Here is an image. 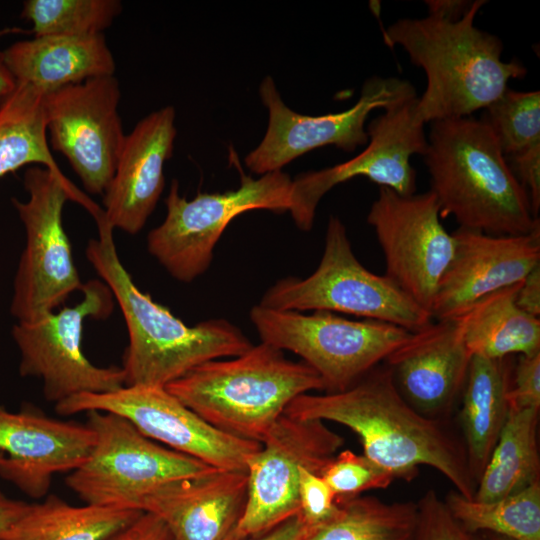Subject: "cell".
Returning <instances> with one entry per match:
<instances>
[{"label": "cell", "mask_w": 540, "mask_h": 540, "mask_svg": "<svg viewBox=\"0 0 540 540\" xmlns=\"http://www.w3.org/2000/svg\"><path fill=\"white\" fill-rule=\"evenodd\" d=\"M250 319L261 342L299 355L326 393L343 391L385 361L412 332L390 323L350 320L329 311L303 314L260 305Z\"/></svg>", "instance_id": "obj_9"}, {"label": "cell", "mask_w": 540, "mask_h": 540, "mask_svg": "<svg viewBox=\"0 0 540 540\" xmlns=\"http://www.w3.org/2000/svg\"><path fill=\"white\" fill-rule=\"evenodd\" d=\"M452 235L453 257L430 311L437 321L454 319L483 296L520 283L540 264V226L522 235L458 227Z\"/></svg>", "instance_id": "obj_19"}, {"label": "cell", "mask_w": 540, "mask_h": 540, "mask_svg": "<svg viewBox=\"0 0 540 540\" xmlns=\"http://www.w3.org/2000/svg\"><path fill=\"white\" fill-rule=\"evenodd\" d=\"M418 96L397 102L372 119L366 130V148L357 156L331 167L298 174L292 180L289 212L302 231L312 229L316 209L333 187L355 177H365L379 187L402 195L416 193L417 174L411 163L427 149L425 123L419 117Z\"/></svg>", "instance_id": "obj_14"}, {"label": "cell", "mask_w": 540, "mask_h": 540, "mask_svg": "<svg viewBox=\"0 0 540 540\" xmlns=\"http://www.w3.org/2000/svg\"><path fill=\"white\" fill-rule=\"evenodd\" d=\"M247 496L246 470L213 469L158 487L140 510L160 518L172 540H233Z\"/></svg>", "instance_id": "obj_22"}, {"label": "cell", "mask_w": 540, "mask_h": 540, "mask_svg": "<svg viewBox=\"0 0 540 540\" xmlns=\"http://www.w3.org/2000/svg\"><path fill=\"white\" fill-rule=\"evenodd\" d=\"M176 112L160 108L141 119L125 136L113 177L103 193V212L114 229L139 232L164 188V164L177 135Z\"/></svg>", "instance_id": "obj_20"}, {"label": "cell", "mask_w": 540, "mask_h": 540, "mask_svg": "<svg viewBox=\"0 0 540 540\" xmlns=\"http://www.w3.org/2000/svg\"><path fill=\"white\" fill-rule=\"evenodd\" d=\"M339 509L301 540H413L417 502H386L373 496L338 498Z\"/></svg>", "instance_id": "obj_29"}, {"label": "cell", "mask_w": 540, "mask_h": 540, "mask_svg": "<svg viewBox=\"0 0 540 540\" xmlns=\"http://www.w3.org/2000/svg\"><path fill=\"white\" fill-rule=\"evenodd\" d=\"M109 540H172V537L160 518L152 513L143 512Z\"/></svg>", "instance_id": "obj_38"}, {"label": "cell", "mask_w": 540, "mask_h": 540, "mask_svg": "<svg viewBox=\"0 0 540 540\" xmlns=\"http://www.w3.org/2000/svg\"><path fill=\"white\" fill-rule=\"evenodd\" d=\"M95 220L98 237L89 240L86 257L110 288L126 322L129 344L121 367L125 386L166 387L205 362L236 357L253 346L225 319L189 326L139 290L119 259L104 213Z\"/></svg>", "instance_id": "obj_2"}, {"label": "cell", "mask_w": 540, "mask_h": 540, "mask_svg": "<svg viewBox=\"0 0 540 540\" xmlns=\"http://www.w3.org/2000/svg\"><path fill=\"white\" fill-rule=\"evenodd\" d=\"M0 53L16 83L30 84L45 94L114 75L116 70L104 34L39 36L15 42Z\"/></svg>", "instance_id": "obj_23"}, {"label": "cell", "mask_w": 540, "mask_h": 540, "mask_svg": "<svg viewBox=\"0 0 540 540\" xmlns=\"http://www.w3.org/2000/svg\"><path fill=\"white\" fill-rule=\"evenodd\" d=\"M23 182L28 200L12 199L26 243L15 274L10 311L17 322H32L54 312L83 286L63 227L66 201L79 202L93 216L100 208L63 173L46 167H29Z\"/></svg>", "instance_id": "obj_6"}, {"label": "cell", "mask_w": 540, "mask_h": 540, "mask_svg": "<svg viewBox=\"0 0 540 540\" xmlns=\"http://www.w3.org/2000/svg\"><path fill=\"white\" fill-rule=\"evenodd\" d=\"M441 218L490 235L540 226L488 125L472 116L431 122L423 155Z\"/></svg>", "instance_id": "obj_4"}, {"label": "cell", "mask_w": 540, "mask_h": 540, "mask_svg": "<svg viewBox=\"0 0 540 540\" xmlns=\"http://www.w3.org/2000/svg\"><path fill=\"white\" fill-rule=\"evenodd\" d=\"M413 540H485L464 528L450 513L434 489L417 502V523Z\"/></svg>", "instance_id": "obj_34"}, {"label": "cell", "mask_w": 540, "mask_h": 540, "mask_svg": "<svg viewBox=\"0 0 540 540\" xmlns=\"http://www.w3.org/2000/svg\"><path fill=\"white\" fill-rule=\"evenodd\" d=\"M507 400L510 407L540 410V352L520 355Z\"/></svg>", "instance_id": "obj_36"}, {"label": "cell", "mask_w": 540, "mask_h": 540, "mask_svg": "<svg viewBox=\"0 0 540 540\" xmlns=\"http://www.w3.org/2000/svg\"><path fill=\"white\" fill-rule=\"evenodd\" d=\"M119 82L114 75L88 79L46 93V132L84 188L102 194L109 185L126 134L118 112Z\"/></svg>", "instance_id": "obj_17"}, {"label": "cell", "mask_w": 540, "mask_h": 540, "mask_svg": "<svg viewBox=\"0 0 540 540\" xmlns=\"http://www.w3.org/2000/svg\"><path fill=\"white\" fill-rule=\"evenodd\" d=\"M122 10L118 0H27L21 16L34 37L103 34Z\"/></svg>", "instance_id": "obj_31"}, {"label": "cell", "mask_w": 540, "mask_h": 540, "mask_svg": "<svg viewBox=\"0 0 540 540\" xmlns=\"http://www.w3.org/2000/svg\"><path fill=\"white\" fill-rule=\"evenodd\" d=\"M343 444L325 422L283 413L247 458V502L233 540L261 536L297 516L302 468L320 474Z\"/></svg>", "instance_id": "obj_12"}, {"label": "cell", "mask_w": 540, "mask_h": 540, "mask_svg": "<svg viewBox=\"0 0 540 540\" xmlns=\"http://www.w3.org/2000/svg\"><path fill=\"white\" fill-rule=\"evenodd\" d=\"M483 537L485 540H512L507 537H503V536L492 534V533H485Z\"/></svg>", "instance_id": "obj_44"}, {"label": "cell", "mask_w": 540, "mask_h": 540, "mask_svg": "<svg viewBox=\"0 0 540 540\" xmlns=\"http://www.w3.org/2000/svg\"><path fill=\"white\" fill-rule=\"evenodd\" d=\"M505 158L512 173L526 190L534 216L538 217L540 210V144L506 155Z\"/></svg>", "instance_id": "obj_37"}, {"label": "cell", "mask_w": 540, "mask_h": 540, "mask_svg": "<svg viewBox=\"0 0 540 540\" xmlns=\"http://www.w3.org/2000/svg\"><path fill=\"white\" fill-rule=\"evenodd\" d=\"M444 502L468 531L485 532L512 540H540V481L489 502L467 499L450 491Z\"/></svg>", "instance_id": "obj_30"}, {"label": "cell", "mask_w": 540, "mask_h": 540, "mask_svg": "<svg viewBox=\"0 0 540 540\" xmlns=\"http://www.w3.org/2000/svg\"><path fill=\"white\" fill-rule=\"evenodd\" d=\"M515 301L524 312L540 317V264L521 281Z\"/></svg>", "instance_id": "obj_39"}, {"label": "cell", "mask_w": 540, "mask_h": 540, "mask_svg": "<svg viewBox=\"0 0 540 540\" xmlns=\"http://www.w3.org/2000/svg\"><path fill=\"white\" fill-rule=\"evenodd\" d=\"M304 535V527L297 516H294L269 532L242 540H301Z\"/></svg>", "instance_id": "obj_42"}, {"label": "cell", "mask_w": 540, "mask_h": 540, "mask_svg": "<svg viewBox=\"0 0 540 540\" xmlns=\"http://www.w3.org/2000/svg\"><path fill=\"white\" fill-rule=\"evenodd\" d=\"M487 1L475 0L458 21L427 15L401 18L383 31L384 43L400 46L427 79L416 109L423 122L471 116L486 108L523 78L526 67L519 60H502V41L474 24Z\"/></svg>", "instance_id": "obj_3"}, {"label": "cell", "mask_w": 540, "mask_h": 540, "mask_svg": "<svg viewBox=\"0 0 540 540\" xmlns=\"http://www.w3.org/2000/svg\"><path fill=\"white\" fill-rule=\"evenodd\" d=\"M29 503L6 497L0 492V540L27 511Z\"/></svg>", "instance_id": "obj_41"}, {"label": "cell", "mask_w": 540, "mask_h": 540, "mask_svg": "<svg viewBox=\"0 0 540 540\" xmlns=\"http://www.w3.org/2000/svg\"><path fill=\"white\" fill-rule=\"evenodd\" d=\"M367 223L382 249L385 275L430 312L455 247L452 233L441 222L435 195L430 190L402 195L379 187Z\"/></svg>", "instance_id": "obj_16"}, {"label": "cell", "mask_w": 540, "mask_h": 540, "mask_svg": "<svg viewBox=\"0 0 540 540\" xmlns=\"http://www.w3.org/2000/svg\"><path fill=\"white\" fill-rule=\"evenodd\" d=\"M339 509V500L322 476L302 468L299 481V513L304 532L330 521Z\"/></svg>", "instance_id": "obj_35"}, {"label": "cell", "mask_w": 540, "mask_h": 540, "mask_svg": "<svg viewBox=\"0 0 540 540\" xmlns=\"http://www.w3.org/2000/svg\"><path fill=\"white\" fill-rule=\"evenodd\" d=\"M165 388L216 429L261 443L293 399L324 384L308 364L261 342L231 359L205 362Z\"/></svg>", "instance_id": "obj_5"}, {"label": "cell", "mask_w": 540, "mask_h": 540, "mask_svg": "<svg viewBox=\"0 0 540 540\" xmlns=\"http://www.w3.org/2000/svg\"><path fill=\"white\" fill-rule=\"evenodd\" d=\"M320 475L337 498H351L373 489H385L394 480L387 469L364 454L350 450L337 453L322 469Z\"/></svg>", "instance_id": "obj_33"}, {"label": "cell", "mask_w": 540, "mask_h": 540, "mask_svg": "<svg viewBox=\"0 0 540 540\" xmlns=\"http://www.w3.org/2000/svg\"><path fill=\"white\" fill-rule=\"evenodd\" d=\"M510 381L507 357L472 356L460 418L468 464L476 485L507 418Z\"/></svg>", "instance_id": "obj_24"}, {"label": "cell", "mask_w": 540, "mask_h": 540, "mask_svg": "<svg viewBox=\"0 0 540 540\" xmlns=\"http://www.w3.org/2000/svg\"><path fill=\"white\" fill-rule=\"evenodd\" d=\"M16 80L6 67L0 53V109L16 88Z\"/></svg>", "instance_id": "obj_43"}, {"label": "cell", "mask_w": 540, "mask_h": 540, "mask_svg": "<svg viewBox=\"0 0 540 540\" xmlns=\"http://www.w3.org/2000/svg\"><path fill=\"white\" fill-rule=\"evenodd\" d=\"M538 422L539 409L509 406L498 441L478 480L474 500H498L540 481Z\"/></svg>", "instance_id": "obj_27"}, {"label": "cell", "mask_w": 540, "mask_h": 540, "mask_svg": "<svg viewBox=\"0 0 540 540\" xmlns=\"http://www.w3.org/2000/svg\"><path fill=\"white\" fill-rule=\"evenodd\" d=\"M240 186L224 193H198L187 200L172 180L165 199L164 221L147 236L149 253L175 279L191 282L213 259L216 243L237 216L255 209L277 214L289 211L292 179L282 170L255 179L241 167Z\"/></svg>", "instance_id": "obj_10"}, {"label": "cell", "mask_w": 540, "mask_h": 540, "mask_svg": "<svg viewBox=\"0 0 540 540\" xmlns=\"http://www.w3.org/2000/svg\"><path fill=\"white\" fill-rule=\"evenodd\" d=\"M481 118L495 136L503 154L510 155L540 144V92L509 87L483 109Z\"/></svg>", "instance_id": "obj_32"}, {"label": "cell", "mask_w": 540, "mask_h": 540, "mask_svg": "<svg viewBox=\"0 0 540 540\" xmlns=\"http://www.w3.org/2000/svg\"><path fill=\"white\" fill-rule=\"evenodd\" d=\"M261 102L268 111V125L259 145L244 159L250 172L258 175L281 170L303 154L324 146L353 152L366 145V121L376 109L416 96L414 86L398 77L367 79L357 102L349 109L319 116L299 114L281 98L271 76L259 86Z\"/></svg>", "instance_id": "obj_13"}, {"label": "cell", "mask_w": 540, "mask_h": 540, "mask_svg": "<svg viewBox=\"0 0 540 540\" xmlns=\"http://www.w3.org/2000/svg\"><path fill=\"white\" fill-rule=\"evenodd\" d=\"M45 93L26 83L0 109V177L28 164L62 173L50 151L44 109Z\"/></svg>", "instance_id": "obj_28"}, {"label": "cell", "mask_w": 540, "mask_h": 540, "mask_svg": "<svg viewBox=\"0 0 540 540\" xmlns=\"http://www.w3.org/2000/svg\"><path fill=\"white\" fill-rule=\"evenodd\" d=\"M143 511L85 504L73 506L49 495L27 511L1 540H109Z\"/></svg>", "instance_id": "obj_26"}, {"label": "cell", "mask_w": 540, "mask_h": 540, "mask_svg": "<svg viewBox=\"0 0 540 540\" xmlns=\"http://www.w3.org/2000/svg\"><path fill=\"white\" fill-rule=\"evenodd\" d=\"M95 433L87 423L51 418L34 407L0 405V477L31 498L47 495L52 478L89 456Z\"/></svg>", "instance_id": "obj_18"}, {"label": "cell", "mask_w": 540, "mask_h": 540, "mask_svg": "<svg viewBox=\"0 0 540 540\" xmlns=\"http://www.w3.org/2000/svg\"><path fill=\"white\" fill-rule=\"evenodd\" d=\"M520 283L483 296L454 318L472 356L500 359L540 352V318L515 301Z\"/></svg>", "instance_id": "obj_25"}, {"label": "cell", "mask_w": 540, "mask_h": 540, "mask_svg": "<svg viewBox=\"0 0 540 540\" xmlns=\"http://www.w3.org/2000/svg\"><path fill=\"white\" fill-rule=\"evenodd\" d=\"M58 414L102 411L131 422L146 437L217 468L246 470L261 443L228 435L202 419L165 387L123 386L106 393H83L55 404Z\"/></svg>", "instance_id": "obj_15"}, {"label": "cell", "mask_w": 540, "mask_h": 540, "mask_svg": "<svg viewBox=\"0 0 540 540\" xmlns=\"http://www.w3.org/2000/svg\"><path fill=\"white\" fill-rule=\"evenodd\" d=\"M428 15L447 21L462 19L472 8L474 1L467 0H426Z\"/></svg>", "instance_id": "obj_40"}, {"label": "cell", "mask_w": 540, "mask_h": 540, "mask_svg": "<svg viewBox=\"0 0 540 540\" xmlns=\"http://www.w3.org/2000/svg\"><path fill=\"white\" fill-rule=\"evenodd\" d=\"M284 413L346 426L360 438L363 454L395 479L409 481L419 466L426 465L449 480L459 494L474 497L477 485L463 440L442 418L415 410L399 392L386 364L343 391L299 395Z\"/></svg>", "instance_id": "obj_1"}, {"label": "cell", "mask_w": 540, "mask_h": 540, "mask_svg": "<svg viewBox=\"0 0 540 540\" xmlns=\"http://www.w3.org/2000/svg\"><path fill=\"white\" fill-rule=\"evenodd\" d=\"M86 423L94 446L66 478L85 504L141 511L143 498L158 487L217 469L155 443L117 414L89 411Z\"/></svg>", "instance_id": "obj_8"}, {"label": "cell", "mask_w": 540, "mask_h": 540, "mask_svg": "<svg viewBox=\"0 0 540 540\" xmlns=\"http://www.w3.org/2000/svg\"><path fill=\"white\" fill-rule=\"evenodd\" d=\"M0 460H1V455H0Z\"/></svg>", "instance_id": "obj_45"}, {"label": "cell", "mask_w": 540, "mask_h": 540, "mask_svg": "<svg viewBox=\"0 0 540 540\" xmlns=\"http://www.w3.org/2000/svg\"><path fill=\"white\" fill-rule=\"evenodd\" d=\"M275 310L329 311L378 320L416 332L429 325V311L394 281L365 268L356 258L343 222L330 216L322 258L304 279L286 277L259 304Z\"/></svg>", "instance_id": "obj_7"}, {"label": "cell", "mask_w": 540, "mask_h": 540, "mask_svg": "<svg viewBox=\"0 0 540 540\" xmlns=\"http://www.w3.org/2000/svg\"><path fill=\"white\" fill-rule=\"evenodd\" d=\"M472 355L454 320L431 322L385 360L396 387L419 413L442 418L463 390Z\"/></svg>", "instance_id": "obj_21"}, {"label": "cell", "mask_w": 540, "mask_h": 540, "mask_svg": "<svg viewBox=\"0 0 540 540\" xmlns=\"http://www.w3.org/2000/svg\"><path fill=\"white\" fill-rule=\"evenodd\" d=\"M83 298L32 322H17L12 337L20 352L19 373L43 382V394L55 404L83 393L112 392L125 386L121 367L91 363L81 347L84 321L105 319L114 297L105 282L92 279L83 284Z\"/></svg>", "instance_id": "obj_11"}]
</instances>
